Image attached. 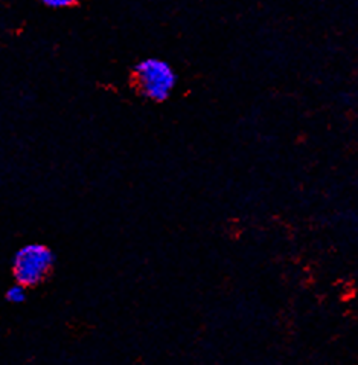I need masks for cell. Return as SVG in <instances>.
<instances>
[{
    "instance_id": "obj_3",
    "label": "cell",
    "mask_w": 358,
    "mask_h": 365,
    "mask_svg": "<svg viewBox=\"0 0 358 365\" xmlns=\"http://www.w3.org/2000/svg\"><path fill=\"white\" fill-rule=\"evenodd\" d=\"M25 298H26V294H25V286H21V284H14V286H11L8 291H6V299L9 303H13V304H19V303H23L25 302Z\"/></svg>"
},
{
    "instance_id": "obj_4",
    "label": "cell",
    "mask_w": 358,
    "mask_h": 365,
    "mask_svg": "<svg viewBox=\"0 0 358 365\" xmlns=\"http://www.w3.org/2000/svg\"><path fill=\"white\" fill-rule=\"evenodd\" d=\"M41 2L45 4L46 6H49V8L60 9V8L72 6L73 4H77V0H41Z\"/></svg>"
},
{
    "instance_id": "obj_2",
    "label": "cell",
    "mask_w": 358,
    "mask_h": 365,
    "mask_svg": "<svg viewBox=\"0 0 358 365\" xmlns=\"http://www.w3.org/2000/svg\"><path fill=\"white\" fill-rule=\"evenodd\" d=\"M137 88L154 101L167 100L176 86V73L169 64L159 58H147L135 69Z\"/></svg>"
},
{
    "instance_id": "obj_1",
    "label": "cell",
    "mask_w": 358,
    "mask_h": 365,
    "mask_svg": "<svg viewBox=\"0 0 358 365\" xmlns=\"http://www.w3.org/2000/svg\"><path fill=\"white\" fill-rule=\"evenodd\" d=\"M53 252L45 245L31 243L20 248L13 259V275L21 286H37L53 266Z\"/></svg>"
}]
</instances>
